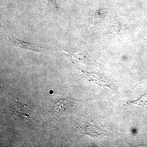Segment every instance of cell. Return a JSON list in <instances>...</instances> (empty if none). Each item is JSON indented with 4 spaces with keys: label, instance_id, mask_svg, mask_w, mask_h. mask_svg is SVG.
<instances>
[{
    "label": "cell",
    "instance_id": "6da1fadb",
    "mask_svg": "<svg viewBox=\"0 0 147 147\" xmlns=\"http://www.w3.org/2000/svg\"><path fill=\"white\" fill-rule=\"evenodd\" d=\"M6 37L9 40L11 43L15 47L19 49H28V50H34L37 52H43L47 50V48L39 46L38 45H34L28 43L24 41H21L17 39L15 36L11 34H9Z\"/></svg>",
    "mask_w": 147,
    "mask_h": 147
},
{
    "label": "cell",
    "instance_id": "7a4b0ae2",
    "mask_svg": "<svg viewBox=\"0 0 147 147\" xmlns=\"http://www.w3.org/2000/svg\"><path fill=\"white\" fill-rule=\"evenodd\" d=\"M11 111L14 114V116L17 117L18 119L23 120L24 119H28L29 116L25 111L24 107L21 105L19 101H14L11 105Z\"/></svg>",
    "mask_w": 147,
    "mask_h": 147
},
{
    "label": "cell",
    "instance_id": "3957f363",
    "mask_svg": "<svg viewBox=\"0 0 147 147\" xmlns=\"http://www.w3.org/2000/svg\"><path fill=\"white\" fill-rule=\"evenodd\" d=\"M47 3L49 7L54 9L57 12H63V10L57 4L55 1V0H44Z\"/></svg>",
    "mask_w": 147,
    "mask_h": 147
},
{
    "label": "cell",
    "instance_id": "277c9868",
    "mask_svg": "<svg viewBox=\"0 0 147 147\" xmlns=\"http://www.w3.org/2000/svg\"><path fill=\"white\" fill-rule=\"evenodd\" d=\"M50 94H53V91L51 90L50 91Z\"/></svg>",
    "mask_w": 147,
    "mask_h": 147
}]
</instances>
